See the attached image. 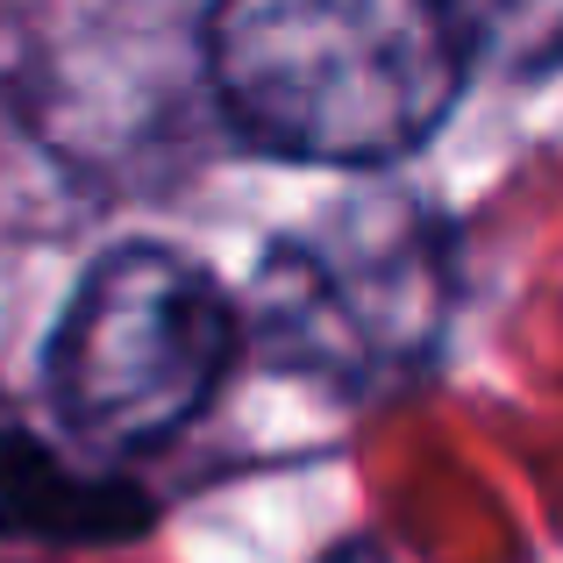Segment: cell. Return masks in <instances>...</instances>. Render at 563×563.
<instances>
[{
  "label": "cell",
  "mask_w": 563,
  "mask_h": 563,
  "mask_svg": "<svg viewBox=\"0 0 563 563\" xmlns=\"http://www.w3.org/2000/svg\"><path fill=\"white\" fill-rule=\"evenodd\" d=\"M450 235L413 192H350L264 250L250 329L292 372L372 393L442 343Z\"/></svg>",
  "instance_id": "cell-2"
},
{
  "label": "cell",
  "mask_w": 563,
  "mask_h": 563,
  "mask_svg": "<svg viewBox=\"0 0 563 563\" xmlns=\"http://www.w3.org/2000/svg\"><path fill=\"white\" fill-rule=\"evenodd\" d=\"M207 71L257 151L372 172L456 108L471 14L464 0H214Z\"/></svg>",
  "instance_id": "cell-1"
},
{
  "label": "cell",
  "mask_w": 563,
  "mask_h": 563,
  "mask_svg": "<svg viewBox=\"0 0 563 563\" xmlns=\"http://www.w3.org/2000/svg\"><path fill=\"white\" fill-rule=\"evenodd\" d=\"M235 335V307L200 264L129 243L79 278L43 378L71 435L100 450H151L214 399Z\"/></svg>",
  "instance_id": "cell-3"
},
{
  "label": "cell",
  "mask_w": 563,
  "mask_h": 563,
  "mask_svg": "<svg viewBox=\"0 0 563 563\" xmlns=\"http://www.w3.org/2000/svg\"><path fill=\"white\" fill-rule=\"evenodd\" d=\"M329 563H393L385 550H372V542H350V550H335Z\"/></svg>",
  "instance_id": "cell-4"
}]
</instances>
